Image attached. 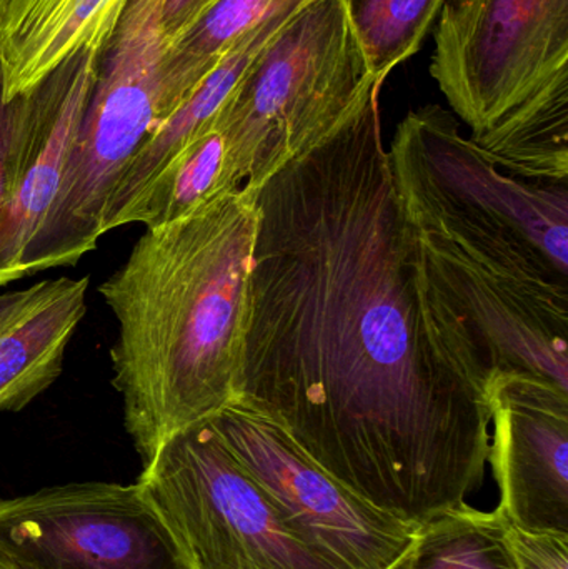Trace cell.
<instances>
[{
  "mask_svg": "<svg viewBox=\"0 0 568 569\" xmlns=\"http://www.w3.org/2000/svg\"><path fill=\"white\" fill-rule=\"evenodd\" d=\"M379 97L257 190L237 403L420 527L482 487L490 415L427 305Z\"/></svg>",
  "mask_w": 568,
  "mask_h": 569,
  "instance_id": "obj_1",
  "label": "cell"
},
{
  "mask_svg": "<svg viewBox=\"0 0 568 569\" xmlns=\"http://www.w3.org/2000/svg\"><path fill=\"white\" fill-rule=\"evenodd\" d=\"M387 156L427 305L469 380L484 397L507 373L568 390V182L509 176L440 106L410 110Z\"/></svg>",
  "mask_w": 568,
  "mask_h": 569,
  "instance_id": "obj_2",
  "label": "cell"
},
{
  "mask_svg": "<svg viewBox=\"0 0 568 569\" xmlns=\"http://www.w3.org/2000/svg\"><path fill=\"white\" fill-rule=\"evenodd\" d=\"M257 219V190L222 193L147 229L99 287L117 320L112 387L143 467L239 400Z\"/></svg>",
  "mask_w": 568,
  "mask_h": 569,
  "instance_id": "obj_3",
  "label": "cell"
},
{
  "mask_svg": "<svg viewBox=\"0 0 568 569\" xmlns=\"http://www.w3.org/2000/svg\"><path fill=\"white\" fill-rule=\"evenodd\" d=\"M430 76L490 162L568 182V0H446Z\"/></svg>",
  "mask_w": 568,
  "mask_h": 569,
  "instance_id": "obj_4",
  "label": "cell"
},
{
  "mask_svg": "<svg viewBox=\"0 0 568 569\" xmlns=\"http://www.w3.org/2000/svg\"><path fill=\"white\" fill-rule=\"evenodd\" d=\"M373 80L343 0H306L250 63L212 129L230 189L259 190L319 146L367 99Z\"/></svg>",
  "mask_w": 568,
  "mask_h": 569,
  "instance_id": "obj_5",
  "label": "cell"
},
{
  "mask_svg": "<svg viewBox=\"0 0 568 569\" xmlns=\"http://www.w3.org/2000/svg\"><path fill=\"white\" fill-rule=\"evenodd\" d=\"M167 0H130L97 60L96 82L56 200L30 243L23 279L73 267L97 249L120 177L156 130L183 106L167 60Z\"/></svg>",
  "mask_w": 568,
  "mask_h": 569,
  "instance_id": "obj_6",
  "label": "cell"
},
{
  "mask_svg": "<svg viewBox=\"0 0 568 569\" xmlns=\"http://www.w3.org/2000/svg\"><path fill=\"white\" fill-rule=\"evenodd\" d=\"M139 485L189 569H339L297 537L210 421L166 441Z\"/></svg>",
  "mask_w": 568,
  "mask_h": 569,
  "instance_id": "obj_7",
  "label": "cell"
},
{
  "mask_svg": "<svg viewBox=\"0 0 568 569\" xmlns=\"http://www.w3.org/2000/svg\"><path fill=\"white\" fill-rule=\"evenodd\" d=\"M9 569H189L139 483H72L0 500Z\"/></svg>",
  "mask_w": 568,
  "mask_h": 569,
  "instance_id": "obj_8",
  "label": "cell"
},
{
  "mask_svg": "<svg viewBox=\"0 0 568 569\" xmlns=\"http://www.w3.org/2000/svg\"><path fill=\"white\" fill-rule=\"evenodd\" d=\"M233 457L270 495L297 537L339 569H390L419 527L343 487L277 425L233 403L210 418Z\"/></svg>",
  "mask_w": 568,
  "mask_h": 569,
  "instance_id": "obj_9",
  "label": "cell"
},
{
  "mask_svg": "<svg viewBox=\"0 0 568 569\" xmlns=\"http://www.w3.org/2000/svg\"><path fill=\"white\" fill-rule=\"evenodd\" d=\"M489 463L514 527L568 535V390L524 373L486 385Z\"/></svg>",
  "mask_w": 568,
  "mask_h": 569,
  "instance_id": "obj_10",
  "label": "cell"
},
{
  "mask_svg": "<svg viewBox=\"0 0 568 569\" xmlns=\"http://www.w3.org/2000/svg\"><path fill=\"white\" fill-rule=\"evenodd\" d=\"M97 57L79 53L27 93L9 200L0 210V287L23 279L30 243L56 200L93 82Z\"/></svg>",
  "mask_w": 568,
  "mask_h": 569,
  "instance_id": "obj_11",
  "label": "cell"
},
{
  "mask_svg": "<svg viewBox=\"0 0 568 569\" xmlns=\"http://www.w3.org/2000/svg\"><path fill=\"white\" fill-rule=\"evenodd\" d=\"M89 283L59 277L0 293V413L23 410L59 380Z\"/></svg>",
  "mask_w": 568,
  "mask_h": 569,
  "instance_id": "obj_12",
  "label": "cell"
},
{
  "mask_svg": "<svg viewBox=\"0 0 568 569\" xmlns=\"http://www.w3.org/2000/svg\"><path fill=\"white\" fill-rule=\"evenodd\" d=\"M130 0H0V69L7 102L27 96L63 62L99 59Z\"/></svg>",
  "mask_w": 568,
  "mask_h": 569,
  "instance_id": "obj_13",
  "label": "cell"
},
{
  "mask_svg": "<svg viewBox=\"0 0 568 569\" xmlns=\"http://www.w3.org/2000/svg\"><path fill=\"white\" fill-rule=\"evenodd\" d=\"M303 2L306 0H279L262 22L226 53L189 100L143 143L113 190L103 217L102 236L119 229L123 213L173 157L210 132L220 107L229 99L250 63Z\"/></svg>",
  "mask_w": 568,
  "mask_h": 569,
  "instance_id": "obj_14",
  "label": "cell"
},
{
  "mask_svg": "<svg viewBox=\"0 0 568 569\" xmlns=\"http://www.w3.org/2000/svg\"><path fill=\"white\" fill-rule=\"evenodd\" d=\"M506 527L499 508L480 511L460 505L420 525L390 569H516Z\"/></svg>",
  "mask_w": 568,
  "mask_h": 569,
  "instance_id": "obj_15",
  "label": "cell"
},
{
  "mask_svg": "<svg viewBox=\"0 0 568 569\" xmlns=\"http://www.w3.org/2000/svg\"><path fill=\"white\" fill-rule=\"evenodd\" d=\"M227 192L233 190L227 182L226 146L222 136L210 130L153 177L123 213L120 227L142 223L146 229H153L189 216L197 207Z\"/></svg>",
  "mask_w": 568,
  "mask_h": 569,
  "instance_id": "obj_16",
  "label": "cell"
},
{
  "mask_svg": "<svg viewBox=\"0 0 568 569\" xmlns=\"http://www.w3.org/2000/svg\"><path fill=\"white\" fill-rule=\"evenodd\" d=\"M279 0H213L192 23L172 39L167 72L183 103Z\"/></svg>",
  "mask_w": 568,
  "mask_h": 569,
  "instance_id": "obj_17",
  "label": "cell"
},
{
  "mask_svg": "<svg viewBox=\"0 0 568 569\" xmlns=\"http://www.w3.org/2000/svg\"><path fill=\"white\" fill-rule=\"evenodd\" d=\"M446 0H343L350 27L380 87L416 56Z\"/></svg>",
  "mask_w": 568,
  "mask_h": 569,
  "instance_id": "obj_18",
  "label": "cell"
},
{
  "mask_svg": "<svg viewBox=\"0 0 568 569\" xmlns=\"http://www.w3.org/2000/svg\"><path fill=\"white\" fill-rule=\"evenodd\" d=\"M506 537L516 569H568V535L527 531L507 521Z\"/></svg>",
  "mask_w": 568,
  "mask_h": 569,
  "instance_id": "obj_19",
  "label": "cell"
},
{
  "mask_svg": "<svg viewBox=\"0 0 568 569\" xmlns=\"http://www.w3.org/2000/svg\"><path fill=\"white\" fill-rule=\"evenodd\" d=\"M27 96L7 102L3 93V76L0 69V210L9 200L13 169L26 122Z\"/></svg>",
  "mask_w": 568,
  "mask_h": 569,
  "instance_id": "obj_20",
  "label": "cell"
},
{
  "mask_svg": "<svg viewBox=\"0 0 568 569\" xmlns=\"http://www.w3.org/2000/svg\"><path fill=\"white\" fill-rule=\"evenodd\" d=\"M213 0H167L163 26L170 37H176L190 26Z\"/></svg>",
  "mask_w": 568,
  "mask_h": 569,
  "instance_id": "obj_21",
  "label": "cell"
},
{
  "mask_svg": "<svg viewBox=\"0 0 568 569\" xmlns=\"http://www.w3.org/2000/svg\"><path fill=\"white\" fill-rule=\"evenodd\" d=\"M0 569H9L6 567V565L0 563Z\"/></svg>",
  "mask_w": 568,
  "mask_h": 569,
  "instance_id": "obj_22",
  "label": "cell"
}]
</instances>
